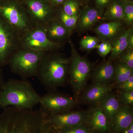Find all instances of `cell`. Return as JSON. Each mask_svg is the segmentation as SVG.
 <instances>
[{
  "instance_id": "6da1fadb",
  "label": "cell",
  "mask_w": 133,
  "mask_h": 133,
  "mask_svg": "<svg viewBox=\"0 0 133 133\" xmlns=\"http://www.w3.org/2000/svg\"><path fill=\"white\" fill-rule=\"evenodd\" d=\"M48 116L41 109L9 107L0 115V133H50Z\"/></svg>"
},
{
  "instance_id": "7a4b0ae2",
  "label": "cell",
  "mask_w": 133,
  "mask_h": 133,
  "mask_svg": "<svg viewBox=\"0 0 133 133\" xmlns=\"http://www.w3.org/2000/svg\"><path fill=\"white\" fill-rule=\"evenodd\" d=\"M41 97L30 82L12 79L1 85L0 107L32 109L39 104Z\"/></svg>"
},
{
  "instance_id": "3957f363",
  "label": "cell",
  "mask_w": 133,
  "mask_h": 133,
  "mask_svg": "<svg viewBox=\"0 0 133 133\" xmlns=\"http://www.w3.org/2000/svg\"><path fill=\"white\" fill-rule=\"evenodd\" d=\"M70 59L55 51L45 53L41 62L37 77L49 91L64 86L68 78Z\"/></svg>"
},
{
  "instance_id": "277c9868",
  "label": "cell",
  "mask_w": 133,
  "mask_h": 133,
  "mask_svg": "<svg viewBox=\"0 0 133 133\" xmlns=\"http://www.w3.org/2000/svg\"><path fill=\"white\" fill-rule=\"evenodd\" d=\"M45 53L19 48L11 56L8 64L13 73L23 79L37 77Z\"/></svg>"
},
{
  "instance_id": "5b68a950",
  "label": "cell",
  "mask_w": 133,
  "mask_h": 133,
  "mask_svg": "<svg viewBox=\"0 0 133 133\" xmlns=\"http://www.w3.org/2000/svg\"><path fill=\"white\" fill-rule=\"evenodd\" d=\"M70 45L71 55L69 58L68 77L75 96L78 97L86 87L93 69L88 59L78 54L71 42Z\"/></svg>"
},
{
  "instance_id": "8992f818",
  "label": "cell",
  "mask_w": 133,
  "mask_h": 133,
  "mask_svg": "<svg viewBox=\"0 0 133 133\" xmlns=\"http://www.w3.org/2000/svg\"><path fill=\"white\" fill-rule=\"evenodd\" d=\"M0 17L16 31L19 37L34 26L21 0H1Z\"/></svg>"
},
{
  "instance_id": "52a82bcc",
  "label": "cell",
  "mask_w": 133,
  "mask_h": 133,
  "mask_svg": "<svg viewBox=\"0 0 133 133\" xmlns=\"http://www.w3.org/2000/svg\"><path fill=\"white\" fill-rule=\"evenodd\" d=\"M63 44L54 42L48 38L44 27L34 26L19 37V48L41 52L55 51Z\"/></svg>"
},
{
  "instance_id": "ba28073f",
  "label": "cell",
  "mask_w": 133,
  "mask_h": 133,
  "mask_svg": "<svg viewBox=\"0 0 133 133\" xmlns=\"http://www.w3.org/2000/svg\"><path fill=\"white\" fill-rule=\"evenodd\" d=\"M22 3L34 26L45 27L55 19L58 7L50 0H21Z\"/></svg>"
},
{
  "instance_id": "9c48e42d",
  "label": "cell",
  "mask_w": 133,
  "mask_h": 133,
  "mask_svg": "<svg viewBox=\"0 0 133 133\" xmlns=\"http://www.w3.org/2000/svg\"><path fill=\"white\" fill-rule=\"evenodd\" d=\"M77 104V100L70 96L54 91L41 96L39 103L40 109L48 116L71 111Z\"/></svg>"
},
{
  "instance_id": "30bf717a",
  "label": "cell",
  "mask_w": 133,
  "mask_h": 133,
  "mask_svg": "<svg viewBox=\"0 0 133 133\" xmlns=\"http://www.w3.org/2000/svg\"><path fill=\"white\" fill-rule=\"evenodd\" d=\"M19 39L16 31L0 17V65L8 63L19 48Z\"/></svg>"
},
{
  "instance_id": "8fae6325",
  "label": "cell",
  "mask_w": 133,
  "mask_h": 133,
  "mask_svg": "<svg viewBox=\"0 0 133 133\" xmlns=\"http://www.w3.org/2000/svg\"><path fill=\"white\" fill-rule=\"evenodd\" d=\"M87 111H69L48 116V121L50 127L59 131L66 127L83 124Z\"/></svg>"
},
{
  "instance_id": "7c38bea8",
  "label": "cell",
  "mask_w": 133,
  "mask_h": 133,
  "mask_svg": "<svg viewBox=\"0 0 133 133\" xmlns=\"http://www.w3.org/2000/svg\"><path fill=\"white\" fill-rule=\"evenodd\" d=\"M89 127L90 132L105 133L109 129V121L102 110L97 107L92 108L87 111L86 116L83 122Z\"/></svg>"
},
{
  "instance_id": "4fadbf2b",
  "label": "cell",
  "mask_w": 133,
  "mask_h": 133,
  "mask_svg": "<svg viewBox=\"0 0 133 133\" xmlns=\"http://www.w3.org/2000/svg\"><path fill=\"white\" fill-rule=\"evenodd\" d=\"M109 59L104 60L93 69L90 77L92 84H114V64Z\"/></svg>"
},
{
  "instance_id": "5bb4252c",
  "label": "cell",
  "mask_w": 133,
  "mask_h": 133,
  "mask_svg": "<svg viewBox=\"0 0 133 133\" xmlns=\"http://www.w3.org/2000/svg\"><path fill=\"white\" fill-rule=\"evenodd\" d=\"M114 87V84L104 85L92 84L86 87L84 90L80 95V99L83 102L95 106L104 99L106 96L111 92Z\"/></svg>"
},
{
  "instance_id": "9a60e30c",
  "label": "cell",
  "mask_w": 133,
  "mask_h": 133,
  "mask_svg": "<svg viewBox=\"0 0 133 133\" xmlns=\"http://www.w3.org/2000/svg\"><path fill=\"white\" fill-rule=\"evenodd\" d=\"M102 13L95 7L87 6L79 12L76 29L83 33L92 28L101 18Z\"/></svg>"
},
{
  "instance_id": "2e32d148",
  "label": "cell",
  "mask_w": 133,
  "mask_h": 133,
  "mask_svg": "<svg viewBox=\"0 0 133 133\" xmlns=\"http://www.w3.org/2000/svg\"><path fill=\"white\" fill-rule=\"evenodd\" d=\"M123 21H112L103 23L94 29L101 42H111L124 30Z\"/></svg>"
},
{
  "instance_id": "e0dca14e",
  "label": "cell",
  "mask_w": 133,
  "mask_h": 133,
  "mask_svg": "<svg viewBox=\"0 0 133 133\" xmlns=\"http://www.w3.org/2000/svg\"><path fill=\"white\" fill-rule=\"evenodd\" d=\"M133 122V107L122 106L110 124L115 132L120 133L128 128Z\"/></svg>"
},
{
  "instance_id": "ac0fdd59",
  "label": "cell",
  "mask_w": 133,
  "mask_h": 133,
  "mask_svg": "<svg viewBox=\"0 0 133 133\" xmlns=\"http://www.w3.org/2000/svg\"><path fill=\"white\" fill-rule=\"evenodd\" d=\"M44 28L50 40L63 44L68 40L72 32L55 19L51 20Z\"/></svg>"
},
{
  "instance_id": "d6986e66",
  "label": "cell",
  "mask_w": 133,
  "mask_h": 133,
  "mask_svg": "<svg viewBox=\"0 0 133 133\" xmlns=\"http://www.w3.org/2000/svg\"><path fill=\"white\" fill-rule=\"evenodd\" d=\"M121 106L117 95L112 91L96 107L102 110L110 123Z\"/></svg>"
},
{
  "instance_id": "ffe728a7",
  "label": "cell",
  "mask_w": 133,
  "mask_h": 133,
  "mask_svg": "<svg viewBox=\"0 0 133 133\" xmlns=\"http://www.w3.org/2000/svg\"><path fill=\"white\" fill-rule=\"evenodd\" d=\"M133 32L132 27L124 30L119 35L111 42L112 51L111 53L109 59L111 61L118 59L120 55L127 49L129 38L131 33Z\"/></svg>"
},
{
  "instance_id": "44dd1931",
  "label": "cell",
  "mask_w": 133,
  "mask_h": 133,
  "mask_svg": "<svg viewBox=\"0 0 133 133\" xmlns=\"http://www.w3.org/2000/svg\"><path fill=\"white\" fill-rule=\"evenodd\" d=\"M102 13V19L108 21H123L124 7L122 0H111Z\"/></svg>"
},
{
  "instance_id": "7402d4cb",
  "label": "cell",
  "mask_w": 133,
  "mask_h": 133,
  "mask_svg": "<svg viewBox=\"0 0 133 133\" xmlns=\"http://www.w3.org/2000/svg\"><path fill=\"white\" fill-rule=\"evenodd\" d=\"M114 69V85L126 81L133 75V69L120 60L115 64Z\"/></svg>"
},
{
  "instance_id": "603a6c76",
  "label": "cell",
  "mask_w": 133,
  "mask_h": 133,
  "mask_svg": "<svg viewBox=\"0 0 133 133\" xmlns=\"http://www.w3.org/2000/svg\"><path fill=\"white\" fill-rule=\"evenodd\" d=\"M79 15L71 16L66 14L63 11L61 6L58 7L56 12L55 19L57 20L70 31L72 32L76 29Z\"/></svg>"
},
{
  "instance_id": "cb8c5ba5",
  "label": "cell",
  "mask_w": 133,
  "mask_h": 133,
  "mask_svg": "<svg viewBox=\"0 0 133 133\" xmlns=\"http://www.w3.org/2000/svg\"><path fill=\"white\" fill-rule=\"evenodd\" d=\"M81 3L78 0H65L61 6L63 11L66 14L76 16L79 14Z\"/></svg>"
},
{
  "instance_id": "d4e9b609",
  "label": "cell",
  "mask_w": 133,
  "mask_h": 133,
  "mask_svg": "<svg viewBox=\"0 0 133 133\" xmlns=\"http://www.w3.org/2000/svg\"><path fill=\"white\" fill-rule=\"evenodd\" d=\"M100 42L98 37L87 36L80 41V48L84 50L91 51L96 49Z\"/></svg>"
},
{
  "instance_id": "484cf974",
  "label": "cell",
  "mask_w": 133,
  "mask_h": 133,
  "mask_svg": "<svg viewBox=\"0 0 133 133\" xmlns=\"http://www.w3.org/2000/svg\"><path fill=\"white\" fill-rule=\"evenodd\" d=\"M124 7L123 21L127 25L131 26L133 23V2L132 0H122Z\"/></svg>"
},
{
  "instance_id": "4316f807",
  "label": "cell",
  "mask_w": 133,
  "mask_h": 133,
  "mask_svg": "<svg viewBox=\"0 0 133 133\" xmlns=\"http://www.w3.org/2000/svg\"><path fill=\"white\" fill-rule=\"evenodd\" d=\"M117 97L122 106H133V91L118 90Z\"/></svg>"
},
{
  "instance_id": "83f0119b",
  "label": "cell",
  "mask_w": 133,
  "mask_h": 133,
  "mask_svg": "<svg viewBox=\"0 0 133 133\" xmlns=\"http://www.w3.org/2000/svg\"><path fill=\"white\" fill-rule=\"evenodd\" d=\"M96 49L100 56L105 58L109 53H111L113 48L111 42L103 41L100 42Z\"/></svg>"
},
{
  "instance_id": "f1b7e54d",
  "label": "cell",
  "mask_w": 133,
  "mask_h": 133,
  "mask_svg": "<svg viewBox=\"0 0 133 133\" xmlns=\"http://www.w3.org/2000/svg\"><path fill=\"white\" fill-rule=\"evenodd\" d=\"M58 131L59 133H91L83 124L63 128Z\"/></svg>"
},
{
  "instance_id": "f546056e",
  "label": "cell",
  "mask_w": 133,
  "mask_h": 133,
  "mask_svg": "<svg viewBox=\"0 0 133 133\" xmlns=\"http://www.w3.org/2000/svg\"><path fill=\"white\" fill-rule=\"evenodd\" d=\"M118 59L133 69V49H126L120 55Z\"/></svg>"
},
{
  "instance_id": "4dcf8cb0",
  "label": "cell",
  "mask_w": 133,
  "mask_h": 133,
  "mask_svg": "<svg viewBox=\"0 0 133 133\" xmlns=\"http://www.w3.org/2000/svg\"><path fill=\"white\" fill-rule=\"evenodd\" d=\"M116 89L128 91H133V75L126 81L119 84L114 85Z\"/></svg>"
},
{
  "instance_id": "1f68e13d",
  "label": "cell",
  "mask_w": 133,
  "mask_h": 133,
  "mask_svg": "<svg viewBox=\"0 0 133 133\" xmlns=\"http://www.w3.org/2000/svg\"><path fill=\"white\" fill-rule=\"evenodd\" d=\"M111 0H95V7L103 12Z\"/></svg>"
},
{
  "instance_id": "d6a6232c",
  "label": "cell",
  "mask_w": 133,
  "mask_h": 133,
  "mask_svg": "<svg viewBox=\"0 0 133 133\" xmlns=\"http://www.w3.org/2000/svg\"><path fill=\"white\" fill-rule=\"evenodd\" d=\"M51 3L56 7L62 6L65 0H50Z\"/></svg>"
},
{
  "instance_id": "836d02e7",
  "label": "cell",
  "mask_w": 133,
  "mask_h": 133,
  "mask_svg": "<svg viewBox=\"0 0 133 133\" xmlns=\"http://www.w3.org/2000/svg\"><path fill=\"white\" fill-rule=\"evenodd\" d=\"M127 49H133V32L131 33L129 38Z\"/></svg>"
},
{
  "instance_id": "e575fe53",
  "label": "cell",
  "mask_w": 133,
  "mask_h": 133,
  "mask_svg": "<svg viewBox=\"0 0 133 133\" xmlns=\"http://www.w3.org/2000/svg\"><path fill=\"white\" fill-rule=\"evenodd\" d=\"M121 133H133V123L131 125L124 131H122Z\"/></svg>"
},
{
  "instance_id": "d590c367",
  "label": "cell",
  "mask_w": 133,
  "mask_h": 133,
  "mask_svg": "<svg viewBox=\"0 0 133 133\" xmlns=\"http://www.w3.org/2000/svg\"><path fill=\"white\" fill-rule=\"evenodd\" d=\"M2 83V77L1 73V70H0V85H1Z\"/></svg>"
},
{
  "instance_id": "8d00e7d4",
  "label": "cell",
  "mask_w": 133,
  "mask_h": 133,
  "mask_svg": "<svg viewBox=\"0 0 133 133\" xmlns=\"http://www.w3.org/2000/svg\"><path fill=\"white\" fill-rule=\"evenodd\" d=\"M78 1H79L80 2H81V3H87L88 2L90 1H91V0H78Z\"/></svg>"
},
{
  "instance_id": "74e56055",
  "label": "cell",
  "mask_w": 133,
  "mask_h": 133,
  "mask_svg": "<svg viewBox=\"0 0 133 133\" xmlns=\"http://www.w3.org/2000/svg\"><path fill=\"white\" fill-rule=\"evenodd\" d=\"M50 133H52V131H51V128H50ZM56 133H59V131H58V132Z\"/></svg>"
},
{
  "instance_id": "f35d334b",
  "label": "cell",
  "mask_w": 133,
  "mask_h": 133,
  "mask_svg": "<svg viewBox=\"0 0 133 133\" xmlns=\"http://www.w3.org/2000/svg\"><path fill=\"white\" fill-rule=\"evenodd\" d=\"M20 1H21V0H20Z\"/></svg>"
},
{
  "instance_id": "ab89813d",
  "label": "cell",
  "mask_w": 133,
  "mask_h": 133,
  "mask_svg": "<svg viewBox=\"0 0 133 133\" xmlns=\"http://www.w3.org/2000/svg\"><path fill=\"white\" fill-rule=\"evenodd\" d=\"M0 1H1V0H0Z\"/></svg>"
}]
</instances>
